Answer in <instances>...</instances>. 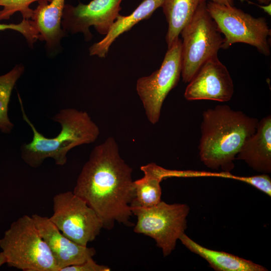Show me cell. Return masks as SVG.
I'll use <instances>...</instances> for the list:
<instances>
[{"label":"cell","instance_id":"obj_1","mask_svg":"<svg viewBox=\"0 0 271 271\" xmlns=\"http://www.w3.org/2000/svg\"><path fill=\"white\" fill-rule=\"evenodd\" d=\"M132 172L112 137L95 147L84 165L73 192L94 210L103 228L111 229L115 222L132 225Z\"/></svg>","mask_w":271,"mask_h":271},{"label":"cell","instance_id":"obj_2","mask_svg":"<svg viewBox=\"0 0 271 271\" xmlns=\"http://www.w3.org/2000/svg\"><path fill=\"white\" fill-rule=\"evenodd\" d=\"M258 120L227 105L203 113L199 145L201 161L212 169L229 172L245 141L256 129Z\"/></svg>","mask_w":271,"mask_h":271},{"label":"cell","instance_id":"obj_3","mask_svg":"<svg viewBox=\"0 0 271 271\" xmlns=\"http://www.w3.org/2000/svg\"><path fill=\"white\" fill-rule=\"evenodd\" d=\"M19 100L23 118L33 132L32 141L21 147V158L32 168L40 167L47 158L53 159L57 165L63 166L70 150L93 143L99 136L98 126L86 112L67 108L60 110L52 118L61 125L60 133L54 138H47L37 130L28 118L19 95Z\"/></svg>","mask_w":271,"mask_h":271},{"label":"cell","instance_id":"obj_4","mask_svg":"<svg viewBox=\"0 0 271 271\" xmlns=\"http://www.w3.org/2000/svg\"><path fill=\"white\" fill-rule=\"evenodd\" d=\"M8 265L24 271H58L48 245L31 216L14 221L0 239Z\"/></svg>","mask_w":271,"mask_h":271},{"label":"cell","instance_id":"obj_5","mask_svg":"<svg viewBox=\"0 0 271 271\" xmlns=\"http://www.w3.org/2000/svg\"><path fill=\"white\" fill-rule=\"evenodd\" d=\"M207 2L201 3L180 34L182 40L183 81L189 83L209 59L217 56L223 42L220 32L208 13Z\"/></svg>","mask_w":271,"mask_h":271},{"label":"cell","instance_id":"obj_6","mask_svg":"<svg viewBox=\"0 0 271 271\" xmlns=\"http://www.w3.org/2000/svg\"><path fill=\"white\" fill-rule=\"evenodd\" d=\"M206 7L219 31L224 36L221 49H227L235 43H242L269 56L271 30L265 18H255L233 6L210 1Z\"/></svg>","mask_w":271,"mask_h":271},{"label":"cell","instance_id":"obj_7","mask_svg":"<svg viewBox=\"0 0 271 271\" xmlns=\"http://www.w3.org/2000/svg\"><path fill=\"white\" fill-rule=\"evenodd\" d=\"M131 209L137 217L134 231L153 238L162 249L164 256L169 255L175 249L177 240L185 233L189 206L161 201L150 207L131 206Z\"/></svg>","mask_w":271,"mask_h":271},{"label":"cell","instance_id":"obj_8","mask_svg":"<svg viewBox=\"0 0 271 271\" xmlns=\"http://www.w3.org/2000/svg\"><path fill=\"white\" fill-rule=\"evenodd\" d=\"M51 222L66 236L76 243L87 246L103 228L102 223L85 201L73 192H61L53 199Z\"/></svg>","mask_w":271,"mask_h":271},{"label":"cell","instance_id":"obj_9","mask_svg":"<svg viewBox=\"0 0 271 271\" xmlns=\"http://www.w3.org/2000/svg\"><path fill=\"white\" fill-rule=\"evenodd\" d=\"M182 40L179 38L168 49L160 68L151 75L139 78L136 90L148 120H159L163 102L178 84L182 71Z\"/></svg>","mask_w":271,"mask_h":271},{"label":"cell","instance_id":"obj_10","mask_svg":"<svg viewBox=\"0 0 271 271\" xmlns=\"http://www.w3.org/2000/svg\"><path fill=\"white\" fill-rule=\"evenodd\" d=\"M122 0H92L87 4L64 6L61 26L65 34L82 33L85 41L92 38L89 27L93 26L101 35H106L121 9Z\"/></svg>","mask_w":271,"mask_h":271},{"label":"cell","instance_id":"obj_11","mask_svg":"<svg viewBox=\"0 0 271 271\" xmlns=\"http://www.w3.org/2000/svg\"><path fill=\"white\" fill-rule=\"evenodd\" d=\"M234 93L232 78L218 56L208 60L189 82L184 97L187 100H230Z\"/></svg>","mask_w":271,"mask_h":271},{"label":"cell","instance_id":"obj_12","mask_svg":"<svg viewBox=\"0 0 271 271\" xmlns=\"http://www.w3.org/2000/svg\"><path fill=\"white\" fill-rule=\"evenodd\" d=\"M36 226L48 245L60 271L64 267L82 263L96 253L93 247L80 245L64 235L49 217L32 215Z\"/></svg>","mask_w":271,"mask_h":271},{"label":"cell","instance_id":"obj_13","mask_svg":"<svg viewBox=\"0 0 271 271\" xmlns=\"http://www.w3.org/2000/svg\"><path fill=\"white\" fill-rule=\"evenodd\" d=\"M236 159L244 161L252 169L271 172V116L258 120L254 133L241 146Z\"/></svg>","mask_w":271,"mask_h":271},{"label":"cell","instance_id":"obj_14","mask_svg":"<svg viewBox=\"0 0 271 271\" xmlns=\"http://www.w3.org/2000/svg\"><path fill=\"white\" fill-rule=\"evenodd\" d=\"M65 5V0H51L49 4L47 1H40L33 10L31 23L39 33V39L44 41L50 50L58 49L66 35L61 28Z\"/></svg>","mask_w":271,"mask_h":271},{"label":"cell","instance_id":"obj_15","mask_svg":"<svg viewBox=\"0 0 271 271\" xmlns=\"http://www.w3.org/2000/svg\"><path fill=\"white\" fill-rule=\"evenodd\" d=\"M163 1L143 0L130 15L125 16L119 14L104 38L90 47V55L105 58L110 46L118 37L140 21L149 19L157 9L162 7Z\"/></svg>","mask_w":271,"mask_h":271},{"label":"cell","instance_id":"obj_16","mask_svg":"<svg viewBox=\"0 0 271 271\" xmlns=\"http://www.w3.org/2000/svg\"><path fill=\"white\" fill-rule=\"evenodd\" d=\"M141 169L144 175L133 181L134 196L130 207H150L161 201V182L164 178L175 177V170L165 169L153 163L142 166Z\"/></svg>","mask_w":271,"mask_h":271},{"label":"cell","instance_id":"obj_17","mask_svg":"<svg viewBox=\"0 0 271 271\" xmlns=\"http://www.w3.org/2000/svg\"><path fill=\"white\" fill-rule=\"evenodd\" d=\"M179 240L190 251L206 260L216 271H266L261 265L233 254L212 250L196 242L184 233Z\"/></svg>","mask_w":271,"mask_h":271},{"label":"cell","instance_id":"obj_18","mask_svg":"<svg viewBox=\"0 0 271 271\" xmlns=\"http://www.w3.org/2000/svg\"><path fill=\"white\" fill-rule=\"evenodd\" d=\"M206 0H164L162 8L168 24L166 41L168 49L179 37L199 6ZM207 2V1H206Z\"/></svg>","mask_w":271,"mask_h":271},{"label":"cell","instance_id":"obj_19","mask_svg":"<svg viewBox=\"0 0 271 271\" xmlns=\"http://www.w3.org/2000/svg\"><path fill=\"white\" fill-rule=\"evenodd\" d=\"M24 71V67L18 65L0 76V130L3 133H10L14 127L8 116V106L12 90Z\"/></svg>","mask_w":271,"mask_h":271},{"label":"cell","instance_id":"obj_20","mask_svg":"<svg viewBox=\"0 0 271 271\" xmlns=\"http://www.w3.org/2000/svg\"><path fill=\"white\" fill-rule=\"evenodd\" d=\"M46 1L48 2L51 0H0V6L3 9L0 11V21L8 20L16 12H20L24 19L31 18L33 10L30 8V5L35 2Z\"/></svg>","mask_w":271,"mask_h":271},{"label":"cell","instance_id":"obj_21","mask_svg":"<svg viewBox=\"0 0 271 271\" xmlns=\"http://www.w3.org/2000/svg\"><path fill=\"white\" fill-rule=\"evenodd\" d=\"M11 29L22 34L31 46L39 38L38 31L32 25L30 20L23 19L19 24H0V31Z\"/></svg>","mask_w":271,"mask_h":271},{"label":"cell","instance_id":"obj_22","mask_svg":"<svg viewBox=\"0 0 271 271\" xmlns=\"http://www.w3.org/2000/svg\"><path fill=\"white\" fill-rule=\"evenodd\" d=\"M108 266L99 264L91 258L82 263L63 268L60 271H109Z\"/></svg>","mask_w":271,"mask_h":271},{"label":"cell","instance_id":"obj_23","mask_svg":"<svg viewBox=\"0 0 271 271\" xmlns=\"http://www.w3.org/2000/svg\"><path fill=\"white\" fill-rule=\"evenodd\" d=\"M206 1H210L215 3L224 5L226 6H234V0H206Z\"/></svg>","mask_w":271,"mask_h":271},{"label":"cell","instance_id":"obj_24","mask_svg":"<svg viewBox=\"0 0 271 271\" xmlns=\"http://www.w3.org/2000/svg\"><path fill=\"white\" fill-rule=\"evenodd\" d=\"M5 263H7V259L4 253L0 252V267Z\"/></svg>","mask_w":271,"mask_h":271},{"label":"cell","instance_id":"obj_25","mask_svg":"<svg viewBox=\"0 0 271 271\" xmlns=\"http://www.w3.org/2000/svg\"><path fill=\"white\" fill-rule=\"evenodd\" d=\"M259 4L263 5H269L270 4L271 0H256Z\"/></svg>","mask_w":271,"mask_h":271}]
</instances>
